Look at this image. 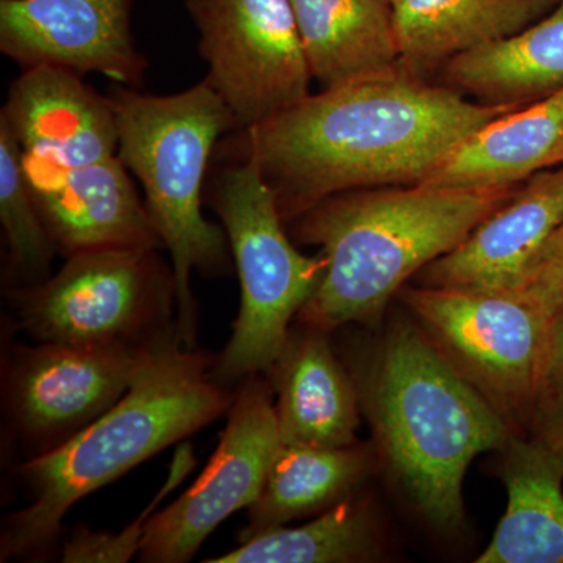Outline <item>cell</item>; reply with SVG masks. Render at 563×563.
I'll return each mask as SVG.
<instances>
[{"label":"cell","instance_id":"1","mask_svg":"<svg viewBox=\"0 0 563 563\" xmlns=\"http://www.w3.org/2000/svg\"><path fill=\"white\" fill-rule=\"evenodd\" d=\"M521 106L473 103L398 65L309 95L221 152L257 163L282 218H296L339 192L420 185L466 136Z\"/></svg>","mask_w":563,"mask_h":563},{"label":"cell","instance_id":"2","mask_svg":"<svg viewBox=\"0 0 563 563\" xmlns=\"http://www.w3.org/2000/svg\"><path fill=\"white\" fill-rule=\"evenodd\" d=\"M214 362L185 346L173 325L120 401L68 442L22 463L31 503L3 521L2 562L43 553L79 499L229 412L235 391L214 379Z\"/></svg>","mask_w":563,"mask_h":563},{"label":"cell","instance_id":"3","mask_svg":"<svg viewBox=\"0 0 563 563\" xmlns=\"http://www.w3.org/2000/svg\"><path fill=\"white\" fill-rule=\"evenodd\" d=\"M361 380L355 385L399 488L429 523L459 528L470 463L499 453L518 429L413 322L391 325Z\"/></svg>","mask_w":563,"mask_h":563},{"label":"cell","instance_id":"4","mask_svg":"<svg viewBox=\"0 0 563 563\" xmlns=\"http://www.w3.org/2000/svg\"><path fill=\"white\" fill-rule=\"evenodd\" d=\"M515 191V185H412L344 191L314 203L299 214L298 235L320 244L325 273L299 320L324 332L350 322L374 324L404 282L455 250Z\"/></svg>","mask_w":563,"mask_h":563},{"label":"cell","instance_id":"5","mask_svg":"<svg viewBox=\"0 0 563 563\" xmlns=\"http://www.w3.org/2000/svg\"><path fill=\"white\" fill-rule=\"evenodd\" d=\"M118 155L143 185L146 207L173 258L177 291V333L196 346L198 307L191 274L228 272V235L203 218L207 166L222 133L236 131L221 96L203 80L173 96L143 95L114 87Z\"/></svg>","mask_w":563,"mask_h":563},{"label":"cell","instance_id":"6","mask_svg":"<svg viewBox=\"0 0 563 563\" xmlns=\"http://www.w3.org/2000/svg\"><path fill=\"white\" fill-rule=\"evenodd\" d=\"M211 206L224 224L242 285L231 340L213 365L214 379L228 385L272 369L292 317L320 287L325 261L292 246L276 191L254 161L225 165L214 180Z\"/></svg>","mask_w":563,"mask_h":563},{"label":"cell","instance_id":"7","mask_svg":"<svg viewBox=\"0 0 563 563\" xmlns=\"http://www.w3.org/2000/svg\"><path fill=\"white\" fill-rule=\"evenodd\" d=\"M18 320L38 342H147L173 328V268L152 247H99L68 255L60 272L10 291Z\"/></svg>","mask_w":563,"mask_h":563},{"label":"cell","instance_id":"8","mask_svg":"<svg viewBox=\"0 0 563 563\" xmlns=\"http://www.w3.org/2000/svg\"><path fill=\"white\" fill-rule=\"evenodd\" d=\"M432 342L507 418L528 426L542 395L553 318L515 291L406 288Z\"/></svg>","mask_w":563,"mask_h":563},{"label":"cell","instance_id":"9","mask_svg":"<svg viewBox=\"0 0 563 563\" xmlns=\"http://www.w3.org/2000/svg\"><path fill=\"white\" fill-rule=\"evenodd\" d=\"M209 63L206 80L236 131L272 120L310 95L313 79L291 0H185Z\"/></svg>","mask_w":563,"mask_h":563},{"label":"cell","instance_id":"10","mask_svg":"<svg viewBox=\"0 0 563 563\" xmlns=\"http://www.w3.org/2000/svg\"><path fill=\"white\" fill-rule=\"evenodd\" d=\"M165 332L140 343L16 347L3 377V398L29 454L49 453L120 401Z\"/></svg>","mask_w":563,"mask_h":563},{"label":"cell","instance_id":"11","mask_svg":"<svg viewBox=\"0 0 563 563\" xmlns=\"http://www.w3.org/2000/svg\"><path fill=\"white\" fill-rule=\"evenodd\" d=\"M280 444L272 390L252 374L233 396L220 444L201 476L147 521L141 562L190 561L218 525L257 501Z\"/></svg>","mask_w":563,"mask_h":563},{"label":"cell","instance_id":"12","mask_svg":"<svg viewBox=\"0 0 563 563\" xmlns=\"http://www.w3.org/2000/svg\"><path fill=\"white\" fill-rule=\"evenodd\" d=\"M133 0H0V51L22 68L98 73L139 88L147 62L132 35Z\"/></svg>","mask_w":563,"mask_h":563},{"label":"cell","instance_id":"13","mask_svg":"<svg viewBox=\"0 0 563 563\" xmlns=\"http://www.w3.org/2000/svg\"><path fill=\"white\" fill-rule=\"evenodd\" d=\"M0 118L20 143L25 168H79L118 155L111 99L68 69H24L11 85Z\"/></svg>","mask_w":563,"mask_h":563},{"label":"cell","instance_id":"14","mask_svg":"<svg viewBox=\"0 0 563 563\" xmlns=\"http://www.w3.org/2000/svg\"><path fill=\"white\" fill-rule=\"evenodd\" d=\"M24 172L44 225L63 254L163 246L120 155L79 168L24 166Z\"/></svg>","mask_w":563,"mask_h":563},{"label":"cell","instance_id":"15","mask_svg":"<svg viewBox=\"0 0 563 563\" xmlns=\"http://www.w3.org/2000/svg\"><path fill=\"white\" fill-rule=\"evenodd\" d=\"M563 222V165L533 174L455 250L426 266V287L512 291Z\"/></svg>","mask_w":563,"mask_h":563},{"label":"cell","instance_id":"16","mask_svg":"<svg viewBox=\"0 0 563 563\" xmlns=\"http://www.w3.org/2000/svg\"><path fill=\"white\" fill-rule=\"evenodd\" d=\"M282 444L340 448L355 443L357 385L329 344L328 332L288 333L272 369Z\"/></svg>","mask_w":563,"mask_h":563},{"label":"cell","instance_id":"17","mask_svg":"<svg viewBox=\"0 0 563 563\" xmlns=\"http://www.w3.org/2000/svg\"><path fill=\"white\" fill-rule=\"evenodd\" d=\"M559 165H563V88L477 129L420 185L504 187Z\"/></svg>","mask_w":563,"mask_h":563},{"label":"cell","instance_id":"18","mask_svg":"<svg viewBox=\"0 0 563 563\" xmlns=\"http://www.w3.org/2000/svg\"><path fill=\"white\" fill-rule=\"evenodd\" d=\"M499 476L507 509L477 563H563V468L539 443L517 435L506 444Z\"/></svg>","mask_w":563,"mask_h":563},{"label":"cell","instance_id":"19","mask_svg":"<svg viewBox=\"0 0 563 563\" xmlns=\"http://www.w3.org/2000/svg\"><path fill=\"white\" fill-rule=\"evenodd\" d=\"M559 0H396L401 65L413 74L510 38L550 14Z\"/></svg>","mask_w":563,"mask_h":563},{"label":"cell","instance_id":"20","mask_svg":"<svg viewBox=\"0 0 563 563\" xmlns=\"http://www.w3.org/2000/svg\"><path fill=\"white\" fill-rule=\"evenodd\" d=\"M313 79L324 90L401 63L393 5L385 0H291Z\"/></svg>","mask_w":563,"mask_h":563},{"label":"cell","instance_id":"21","mask_svg":"<svg viewBox=\"0 0 563 563\" xmlns=\"http://www.w3.org/2000/svg\"><path fill=\"white\" fill-rule=\"evenodd\" d=\"M446 79L485 103L539 101L563 88V0L531 27L444 63Z\"/></svg>","mask_w":563,"mask_h":563},{"label":"cell","instance_id":"22","mask_svg":"<svg viewBox=\"0 0 563 563\" xmlns=\"http://www.w3.org/2000/svg\"><path fill=\"white\" fill-rule=\"evenodd\" d=\"M372 470V453L355 443L340 448L280 444L262 495L250 507V523L240 533V542L295 518L331 509Z\"/></svg>","mask_w":563,"mask_h":563},{"label":"cell","instance_id":"23","mask_svg":"<svg viewBox=\"0 0 563 563\" xmlns=\"http://www.w3.org/2000/svg\"><path fill=\"white\" fill-rule=\"evenodd\" d=\"M377 554L379 536L372 509L346 498L318 520L255 533L209 563H344L372 561Z\"/></svg>","mask_w":563,"mask_h":563},{"label":"cell","instance_id":"24","mask_svg":"<svg viewBox=\"0 0 563 563\" xmlns=\"http://www.w3.org/2000/svg\"><path fill=\"white\" fill-rule=\"evenodd\" d=\"M0 221L9 247V280L16 288L49 279L54 240L33 199L20 143L0 118Z\"/></svg>","mask_w":563,"mask_h":563},{"label":"cell","instance_id":"25","mask_svg":"<svg viewBox=\"0 0 563 563\" xmlns=\"http://www.w3.org/2000/svg\"><path fill=\"white\" fill-rule=\"evenodd\" d=\"M196 465L195 455L188 443L181 444L174 455L169 476L161 492L155 496L154 501L146 507L140 518L128 526L121 533L91 532L81 529L74 533L73 539L65 544L63 551V562H107L118 563L131 561L133 555L140 553L141 540H143L144 529L147 521L158 504L172 493L190 474L192 466Z\"/></svg>","mask_w":563,"mask_h":563},{"label":"cell","instance_id":"26","mask_svg":"<svg viewBox=\"0 0 563 563\" xmlns=\"http://www.w3.org/2000/svg\"><path fill=\"white\" fill-rule=\"evenodd\" d=\"M554 318L563 312V222L537 252L512 290Z\"/></svg>","mask_w":563,"mask_h":563},{"label":"cell","instance_id":"27","mask_svg":"<svg viewBox=\"0 0 563 563\" xmlns=\"http://www.w3.org/2000/svg\"><path fill=\"white\" fill-rule=\"evenodd\" d=\"M528 428L529 439L544 448L563 468V390L537 402Z\"/></svg>","mask_w":563,"mask_h":563},{"label":"cell","instance_id":"28","mask_svg":"<svg viewBox=\"0 0 563 563\" xmlns=\"http://www.w3.org/2000/svg\"><path fill=\"white\" fill-rule=\"evenodd\" d=\"M561 390H563V312L555 314L551 324L540 399Z\"/></svg>","mask_w":563,"mask_h":563},{"label":"cell","instance_id":"29","mask_svg":"<svg viewBox=\"0 0 563 563\" xmlns=\"http://www.w3.org/2000/svg\"><path fill=\"white\" fill-rule=\"evenodd\" d=\"M385 2L390 3V5H393V3L396 2V0H385Z\"/></svg>","mask_w":563,"mask_h":563}]
</instances>
